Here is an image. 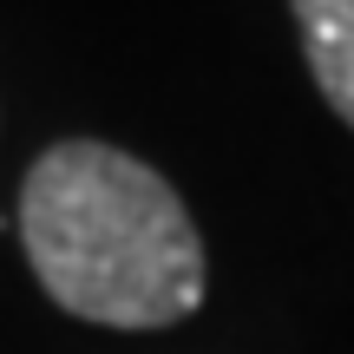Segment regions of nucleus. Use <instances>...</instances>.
Segmentation results:
<instances>
[{"label": "nucleus", "mask_w": 354, "mask_h": 354, "mask_svg": "<svg viewBox=\"0 0 354 354\" xmlns=\"http://www.w3.org/2000/svg\"><path fill=\"white\" fill-rule=\"evenodd\" d=\"M289 7H295V26H302V53H308L322 99L354 131V0H289Z\"/></svg>", "instance_id": "nucleus-2"}, {"label": "nucleus", "mask_w": 354, "mask_h": 354, "mask_svg": "<svg viewBox=\"0 0 354 354\" xmlns=\"http://www.w3.org/2000/svg\"><path fill=\"white\" fill-rule=\"evenodd\" d=\"M20 243L39 289L99 328H171L203 302V243L145 158L66 138L20 184Z\"/></svg>", "instance_id": "nucleus-1"}]
</instances>
